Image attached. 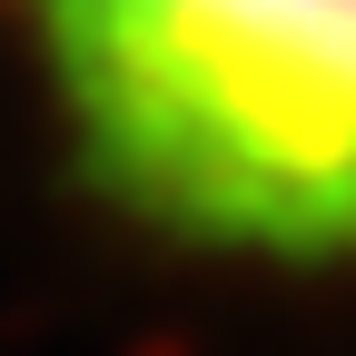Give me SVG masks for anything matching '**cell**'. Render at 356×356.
<instances>
[{"label": "cell", "mask_w": 356, "mask_h": 356, "mask_svg": "<svg viewBox=\"0 0 356 356\" xmlns=\"http://www.w3.org/2000/svg\"><path fill=\"white\" fill-rule=\"evenodd\" d=\"M89 198L248 267H356V0H10Z\"/></svg>", "instance_id": "obj_1"}]
</instances>
